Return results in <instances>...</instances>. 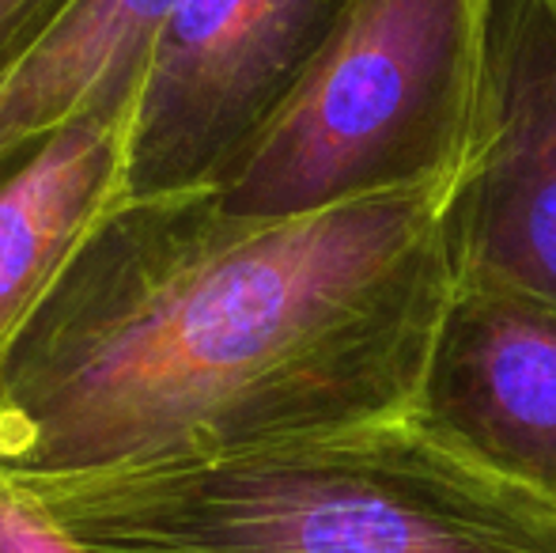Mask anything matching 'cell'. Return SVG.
<instances>
[{
	"instance_id": "obj_10",
	"label": "cell",
	"mask_w": 556,
	"mask_h": 553,
	"mask_svg": "<svg viewBox=\"0 0 556 553\" xmlns=\"http://www.w3.org/2000/svg\"><path fill=\"white\" fill-rule=\"evenodd\" d=\"M80 0H0V76H8Z\"/></svg>"
},
{
	"instance_id": "obj_8",
	"label": "cell",
	"mask_w": 556,
	"mask_h": 553,
	"mask_svg": "<svg viewBox=\"0 0 556 553\" xmlns=\"http://www.w3.org/2000/svg\"><path fill=\"white\" fill-rule=\"evenodd\" d=\"M175 0H80L0 76V175L144 76Z\"/></svg>"
},
{
	"instance_id": "obj_3",
	"label": "cell",
	"mask_w": 556,
	"mask_h": 553,
	"mask_svg": "<svg viewBox=\"0 0 556 553\" xmlns=\"http://www.w3.org/2000/svg\"><path fill=\"white\" fill-rule=\"evenodd\" d=\"M489 0H352L330 50L216 205L277 221L451 183L473 129Z\"/></svg>"
},
{
	"instance_id": "obj_9",
	"label": "cell",
	"mask_w": 556,
	"mask_h": 553,
	"mask_svg": "<svg viewBox=\"0 0 556 553\" xmlns=\"http://www.w3.org/2000/svg\"><path fill=\"white\" fill-rule=\"evenodd\" d=\"M0 553H96L80 542L38 489L0 466Z\"/></svg>"
},
{
	"instance_id": "obj_1",
	"label": "cell",
	"mask_w": 556,
	"mask_h": 553,
	"mask_svg": "<svg viewBox=\"0 0 556 553\" xmlns=\"http://www.w3.org/2000/svg\"><path fill=\"white\" fill-rule=\"evenodd\" d=\"M451 183L250 221L132 198L27 326L0 394L20 474L216 458L413 414L454 269Z\"/></svg>"
},
{
	"instance_id": "obj_4",
	"label": "cell",
	"mask_w": 556,
	"mask_h": 553,
	"mask_svg": "<svg viewBox=\"0 0 556 553\" xmlns=\"http://www.w3.org/2000/svg\"><path fill=\"white\" fill-rule=\"evenodd\" d=\"M352 0H175L140 88L132 198L220 186L307 84Z\"/></svg>"
},
{
	"instance_id": "obj_5",
	"label": "cell",
	"mask_w": 556,
	"mask_h": 553,
	"mask_svg": "<svg viewBox=\"0 0 556 553\" xmlns=\"http://www.w3.org/2000/svg\"><path fill=\"white\" fill-rule=\"evenodd\" d=\"M443 231L454 280L556 300V0H489L473 129Z\"/></svg>"
},
{
	"instance_id": "obj_2",
	"label": "cell",
	"mask_w": 556,
	"mask_h": 553,
	"mask_svg": "<svg viewBox=\"0 0 556 553\" xmlns=\"http://www.w3.org/2000/svg\"><path fill=\"white\" fill-rule=\"evenodd\" d=\"M20 478L96 553H556L553 504L413 417Z\"/></svg>"
},
{
	"instance_id": "obj_7",
	"label": "cell",
	"mask_w": 556,
	"mask_h": 553,
	"mask_svg": "<svg viewBox=\"0 0 556 553\" xmlns=\"http://www.w3.org/2000/svg\"><path fill=\"white\" fill-rule=\"evenodd\" d=\"M140 88L144 76L0 175V394L42 303L132 201Z\"/></svg>"
},
{
	"instance_id": "obj_6",
	"label": "cell",
	"mask_w": 556,
	"mask_h": 553,
	"mask_svg": "<svg viewBox=\"0 0 556 553\" xmlns=\"http://www.w3.org/2000/svg\"><path fill=\"white\" fill-rule=\"evenodd\" d=\"M409 417L556 508V300L454 280Z\"/></svg>"
}]
</instances>
